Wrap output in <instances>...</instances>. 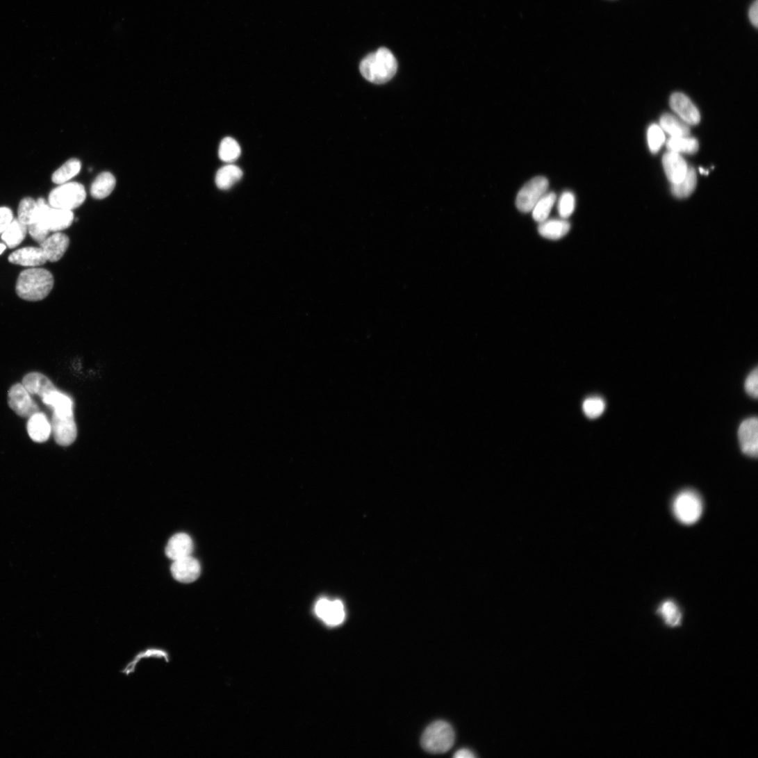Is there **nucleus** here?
<instances>
[{
	"label": "nucleus",
	"mask_w": 758,
	"mask_h": 758,
	"mask_svg": "<svg viewBox=\"0 0 758 758\" xmlns=\"http://www.w3.org/2000/svg\"><path fill=\"white\" fill-rule=\"evenodd\" d=\"M605 409V403L604 400L600 397H591L585 400L583 404V409L585 415L591 418L595 419L600 417Z\"/></svg>",
	"instance_id": "35"
},
{
	"label": "nucleus",
	"mask_w": 758,
	"mask_h": 758,
	"mask_svg": "<svg viewBox=\"0 0 758 758\" xmlns=\"http://www.w3.org/2000/svg\"><path fill=\"white\" fill-rule=\"evenodd\" d=\"M548 186L547 179L543 176L531 179L517 195V208L524 213L532 212L535 204L547 192Z\"/></svg>",
	"instance_id": "6"
},
{
	"label": "nucleus",
	"mask_w": 758,
	"mask_h": 758,
	"mask_svg": "<svg viewBox=\"0 0 758 758\" xmlns=\"http://www.w3.org/2000/svg\"><path fill=\"white\" fill-rule=\"evenodd\" d=\"M193 547L192 540L188 534L178 533L169 540L165 554L167 558L174 561L191 556Z\"/></svg>",
	"instance_id": "14"
},
{
	"label": "nucleus",
	"mask_w": 758,
	"mask_h": 758,
	"mask_svg": "<svg viewBox=\"0 0 758 758\" xmlns=\"http://www.w3.org/2000/svg\"><path fill=\"white\" fill-rule=\"evenodd\" d=\"M475 757L472 751L465 748L458 750L454 755V757L456 758H473Z\"/></svg>",
	"instance_id": "40"
},
{
	"label": "nucleus",
	"mask_w": 758,
	"mask_h": 758,
	"mask_svg": "<svg viewBox=\"0 0 758 758\" xmlns=\"http://www.w3.org/2000/svg\"><path fill=\"white\" fill-rule=\"evenodd\" d=\"M53 284V275L49 270L31 267L20 273L16 291L18 296L24 300L39 302L49 295Z\"/></svg>",
	"instance_id": "1"
},
{
	"label": "nucleus",
	"mask_w": 758,
	"mask_h": 758,
	"mask_svg": "<svg viewBox=\"0 0 758 758\" xmlns=\"http://www.w3.org/2000/svg\"><path fill=\"white\" fill-rule=\"evenodd\" d=\"M7 245L3 243H0V255H1L6 249Z\"/></svg>",
	"instance_id": "41"
},
{
	"label": "nucleus",
	"mask_w": 758,
	"mask_h": 758,
	"mask_svg": "<svg viewBox=\"0 0 758 758\" xmlns=\"http://www.w3.org/2000/svg\"><path fill=\"white\" fill-rule=\"evenodd\" d=\"M28 231L32 238L40 245L47 239L50 233L47 229L38 224L28 226Z\"/></svg>",
	"instance_id": "37"
},
{
	"label": "nucleus",
	"mask_w": 758,
	"mask_h": 758,
	"mask_svg": "<svg viewBox=\"0 0 758 758\" xmlns=\"http://www.w3.org/2000/svg\"><path fill=\"white\" fill-rule=\"evenodd\" d=\"M748 16L751 24L757 28L758 26V0H755L751 6Z\"/></svg>",
	"instance_id": "39"
},
{
	"label": "nucleus",
	"mask_w": 758,
	"mask_h": 758,
	"mask_svg": "<svg viewBox=\"0 0 758 758\" xmlns=\"http://www.w3.org/2000/svg\"><path fill=\"white\" fill-rule=\"evenodd\" d=\"M673 511L675 518L682 524L691 525L696 523L703 513V502L700 496L693 491L681 492L675 498Z\"/></svg>",
	"instance_id": "5"
},
{
	"label": "nucleus",
	"mask_w": 758,
	"mask_h": 758,
	"mask_svg": "<svg viewBox=\"0 0 758 758\" xmlns=\"http://www.w3.org/2000/svg\"><path fill=\"white\" fill-rule=\"evenodd\" d=\"M14 220L13 212L7 206L0 208V235L6 230Z\"/></svg>",
	"instance_id": "38"
},
{
	"label": "nucleus",
	"mask_w": 758,
	"mask_h": 758,
	"mask_svg": "<svg viewBox=\"0 0 758 758\" xmlns=\"http://www.w3.org/2000/svg\"><path fill=\"white\" fill-rule=\"evenodd\" d=\"M739 441L743 454L757 458L758 454V421L756 418L744 420L738 431Z\"/></svg>",
	"instance_id": "9"
},
{
	"label": "nucleus",
	"mask_w": 758,
	"mask_h": 758,
	"mask_svg": "<svg viewBox=\"0 0 758 758\" xmlns=\"http://www.w3.org/2000/svg\"><path fill=\"white\" fill-rule=\"evenodd\" d=\"M757 372H758L757 368H755L754 370H752L750 373V374L748 376V377H747V379H746V380L745 381V389L746 393L750 396H751L752 397H754L755 399L757 398V395H758V386H757L758 374H757Z\"/></svg>",
	"instance_id": "36"
},
{
	"label": "nucleus",
	"mask_w": 758,
	"mask_h": 758,
	"mask_svg": "<svg viewBox=\"0 0 758 758\" xmlns=\"http://www.w3.org/2000/svg\"><path fill=\"white\" fill-rule=\"evenodd\" d=\"M30 438L35 443H42L48 440L51 433V425L44 413L38 412L31 416L27 423Z\"/></svg>",
	"instance_id": "18"
},
{
	"label": "nucleus",
	"mask_w": 758,
	"mask_h": 758,
	"mask_svg": "<svg viewBox=\"0 0 758 758\" xmlns=\"http://www.w3.org/2000/svg\"><path fill=\"white\" fill-rule=\"evenodd\" d=\"M87 192L84 186L78 182H67L53 189L48 198L51 208L73 211L85 201Z\"/></svg>",
	"instance_id": "3"
},
{
	"label": "nucleus",
	"mask_w": 758,
	"mask_h": 758,
	"mask_svg": "<svg viewBox=\"0 0 758 758\" xmlns=\"http://www.w3.org/2000/svg\"><path fill=\"white\" fill-rule=\"evenodd\" d=\"M173 577L183 584L195 582L201 574L199 563L191 556L174 561L171 566Z\"/></svg>",
	"instance_id": "12"
},
{
	"label": "nucleus",
	"mask_w": 758,
	"mask_h": 758,
	"mask_svg": "<svg viewBox=\"0 0 758 758\" xmlns=\"http://www.w3.org/2000/svg\"><path fill=\"white\" fill-rule=\"evenodd\" d=\"M660 124L663 130L671 137L689 136L691 133L687 124L670 114L663 115L660 119Z\"/></svg>",
	"instance_id": "30"
},
{
	"label": "nucleus",
	"mask_w": 758,
	"mask_h": 758,
	"mask_svg": "<svg viewBox=\"0 0 758 758\" xmlns=\"http://www.w3.org/2000/svg\"><path fill=\"white\" fill-rule=\"evenodd\" d=\"M28 227L19 220H15L2 233V240L7 247L13 249L18 247L25 239Z\"/></svg>",
	"instance_id": "26"
},
{
	"label": "nucleus",
	"mask_w": 758,
	"mask_h": 758,
	"mask_svg": "<svg viewBox=\"0 0 758 758\" xmlns=\"http://www.w3.org/2000/svg\"><path fill=\"white\" fill-rule=\"evenodd\" d=\"M662 163L666 175L672 184H676L684 179L688 166L679 154L671 151L665 154Z\"/></svg>",
	"instance_id": "17"
},
{
	"label": "nucleus",
	"mask_w": 758,
	"mask_h": 758,
	"mask_svg": "<svg viewBox=\"0 0 758 758\" xmlns=\"http://www.w3.org/2000/svg\"><path fill=\"white\" fill-rule=\"evenodd\" d=\"M455 734L452 727L445 721L431 724L422 737L423 748L433 754L447 752L454 745Z\"/></svg>",
	"instance_id": "4"
},
{
	"label": "nucleus",
	"mask_w": 758,
	"mask_h": 758,
	"mask_svg": "<svg viewBox=\"0 0 758 758\" xmlns=\"http://www.w3.org/2000/svg\"><path fill=\"white\" fill-rule=\"evenodd\" d=\"M700 172H701L702 174H709V172H706L704 170H702V168L700 169Z\"/></svg>",
	"instance_id": "42"
},
{
	"label": "nucleus",
	"mask_w": 758,
	"mask_h": 758,
	"mask_svg": "<svg viewBox=\"0 0 758 758\" xmlns=\"http://www.w3.org/2000/svg\"><path fill=\"white\" fill-rule=\"evenodd\" d=\"M697 183L698 176L695 170L693 167H688L684 179L676 184H672V193L677 198L687 197L695 191Z\"/></svg>",
	"instance_id": "27"
},
{
	"label": "nucleus",
	"mask_w": 758,
	"mask_h": 758,
	"mask_svg": "<svg viewBox=\"0 0 758 758\" xmlns=\"http://www.w3.org/2000/svg\"><path fill=\"white\" fill-rule=\"evenodd\" d=\"M70 240L65 234L57 232L47 239L40 245L42 248L47 261L56 262L59 261L67 251Z\"/></svg>",
	"instance_id": "13"
},
{
	"label": "nucleus",
	"mask_w": 758,
	"mask_h": 758,
	"mask_svg": "<svg viewBox=\"0 0 758 758\" xmlns=\"http://www.w3.org/2000/svg\"><path fill=\"white\" fill-rule=\"evenodd\" d=\"M556 201L557 195L554 192H546L538 201L532 211L534 220L538 224L547 220Z\"/></svg>",
	"instance_id": "31"
},
{
	"label": "nucleus",
	"mask_w": 758,
	"mask_h": 758,
	"mask_svg": "<svg viewBox=\"0 0 758 758\" xmlns=\"http://www.w3.org/2000/svg\"><path fill=\"white\" fill-rule=\"evenodd\" d=\"M538 233L547 239L557 240L566 236L570 230V224L566 220H547L539 224Z\"/></svg>",
	"instance_id": "21"
},
{
	"label": "nucleus",
	"mask_w": 758,
	"mask_h": 758,
	"mask_svg": "<svg viewBox=\"0 0 758 758\" xmlns=\"http://www.w3.org/2000/svg\"><path fill=\"white\" fill-rule=\"evenodd\" d=\"M657 613L668 627H679L682 624V613L679 607L673 600L663 602L657 609Z\"/></svg>",
	"instance_id": "22"
},
{
	"label": "nucleus",
	"mask_w": 758,
	"mask_h": 758,
	"mask_svg": "<svg viewBox=\"0 0 758 758\" xmlns=\"http://www.w3.org/2000/svg\"><path fill=\"white\" fill-rule=\"evenodd\" d=\"M397 62L393 53L387 48H379L365 57L361 63L360 71L368 81L377 85L386 83L397 73Z\"/></svg>",
	"instance_id": "2"
},
{
	"label": "nucleus",
	"mask_w": 758,
	"mask_h": 758,
	"mask_svg": "<svg viewBox=\"0 0 758 758\" xmlns=\"http://www.w3.org/2000/svg\"><path fill=\"white\" fill-rule=\"evenodd\" d=\"M242 171L238 166L231 164L226 165L218 170L216 184L222 190H229L242 179Z\"/></svg>",
	"instance_id": "25"
},
{
	"label": "nucleus",
	"mask_w": 758,
	"mask_h": 758,
	"mask_svg": "<svg viewBox=\"0 0 758 758\" xmlns=\"http://www.w3.org/2000/svg\"><path fill=\"white\" fill-rule=\"evenodd\" d=\"M8 403L17 415L30 418L39 412V407L22 384L14 385L8 393Z\"/></svg>",
	"instance_id": "7"
},
{
	"label": "nucleus",
	"mask_w": 758,
	"mask_h": 758,
	"mask_svg": "<svg viewBox=\"0 0 758 758\" xmlns=\"http://www.w3.org/2000/svg\"><path fill=\"white\" fill-rule=\"evenodd\" d=\"M39 212L37 200L29 197H25L19 205L18 220L28 227L37 222Z\"/></svg>",
	"instance_id": "28"
},
{
	"label": "nucleus",
	"mask_w": 758,
	"mask_h": 758,
	"mask_svg": "<svg viewBox=\"0 0 758 758\" xmlns=\"http://www.w3.org/2000/svg\"><path fill=\"white\" fill-rule=\"evenodd\" d=\"M148 659H162L167 664L171 661L170 654L165 649L158 647L147 648L140 651L139 653H137L122 669L121 673L125 676L132 675L135 672L138 664H139L141 661Z\"/></svg>",
	"instance_id": "19"
},
{
	"label": "nucleus",
	"mask_w": 758,
	"mask_h": 758,
	"mask_svg": "<svg viewBox=\"0 0 758 758\" xmlns=\"http://www.w3.org/2000/svg\"><path fill=\"white\" fill-rule=\"evenodd\" d=\"M672 110L687 124H698L701 120L699 110L686 95L674 93L670 98Z\"/></svg>",
	"instance_id": "11"
},
{
	"label": "nucleus",
	"mask_w": 758,
	"mask_h": 758,
	"mask_svg": "<svg viewBox=\"0 0 758 758\" xmlns=\"http://www.w3.org/2000/svg\"><path fill=\"white\" fill-rule=\"evenodd\" d=\"M9 261L15 265L35 267L44 264L47 260L41 247H27L10 254Z\"/></svg>",
	"instance_id": "16"
},
{
	"label": "nucleus",
	"mask_w": 758,
	"mask_h": 758,
	"mask_svg": "<svg viewBox=\"0 0 758 758\" xmlns=\"http://www.w3.org/2000/svg\"><path fill=\"white\" fill-rule=\"evenodd\" d=\"M315 611L327 625L333 627L341 625L346 617L343 604L338 600L322 598L316 603Z\"/></svg>",
	"instance_id": "8"
},
{
	"label": "nucleus",
	"mask_w": 758,
	"mask_h": 758,
	"mask_svg": "<svg viewBox=\"0 0 758 758\" xmlns=\"http://www.w3.org/2000/svg\"><path fill=\"white\" fill-rule=\"evenodd\" d=\"M240 155V147L233 138L226 137L222 140L220 146L219 156L223 162L233 163Z\"/></svg>",
	"instance_id": "32"
},
{
	"label": "nucleus",
	"mask_w": 758,
	"mask_h": 758,
	"mask_svg": "<svg viewBox=\"0 0 758 758\" xmlns=\"http://www.w3.org/2000/svg\"><path fill=\"white\" fill-rule=\"evenodd\" d=\"M42 402L53 408V413L60 418L74 417V402L72 398L58 390L51 391L42 398Z\"/></svg>",
	"instance_id": "15"
},
{
	"label": "nucleus",
	"mask_w": 758,
	"mask_h": 758,
	"mask_svg": "<svg viewBox=\"0 0 758 758\" xmlns=\"http://www.w3.org/2000/svg\"><path fill=\"white\" fill-rule=\"evenodd\" d=\"M22 384L30 394L38 395L41 398L56 390L53 384L46 376L38 372L26 374L23 379Z\"/></svg>",
	"instance_id": "20"
},
{
	"label": "nucleus",
	"mask_w": 758,
	"mask_h": 758,
	"mask_svg": "<svg viewBox=\"0 0 758 758\" xmlns=\"http://www.w3.org/2000/svg\"><path fill=\"white\" fill-rule=\"evenodd\" d=\"M81 168L82 164L79 159H70L53 173L51 181L56 185L69 182L80 173Z\"/></svg>",
	"instance_id": "24"
},
{
	"label": "nucleus",
	"mask_w": 758,
	"mask_h": 758,
	"mask_svg": "<svg viewBox=\"0 0 758 758\" xmlns=\"http://www.w3.org/2000/svg\"><path fill=\"white\" fill-rule=\"evenodd\" d=\"M669 151L677 154H695L699 150V142L688 136L671 137L666 143Z\"/></svg>",
	"instance_id": "29"
},
{
	"label": "nucleus",
	"mask_w": 758,
	"mask_h": 758,
	"mask_svg": "<svg viewBox=\"0 0 758 758\" xmlns=\"http://www.w3.org/2000/svg\"><path fill=\"white\" fill-rule=\"evenodd\" d=\"M576 199L575 195L569 191L563 192L558 204V211L561 219H568L575 210Z\"/></svg>",
	"instance_id": "33"
},
{
	"label": "nucleus",
	"mask_w": 758,
	"mask_h": 758,
	"mask_svg": "<svg viewBox=\"0 0 758 758\" xmlns=\"http://www.w3.org/2000/svg\"><path fill=\"white\" fill-rule=\"evenodd\" d=\"M51 425V431L58 445L67 447L76 440L78 430L74 417L60 418L53 415Z\"/></svg>",
	"instance_id": "10"
},
{
	"label": "nucleus",
	"mask_w": 758,
	"mask_h": 758,
	"mask_svg": "<svg viewBox=\"0 0 758 758\" xmlns=\"http://www.w3.org/2000/svg\"><path fill=\"white\" fill-rule=\"evenodd\" d=\"M116 186V179L110 172L100 174L94 181L91 186V195L94 198L103 199L108 197L114 190Z\"/></svg>",
	"instance_id": "23"
},
{
	"label": "nucleus",
	"mask_w": 758,
	"mask_h": 758,
	"mask_svg": "<svg viewBox=\"0 0 758 758\" xmlns=\"http://www.w3.org/2000/svg\"><path fill=\"white\" fill-rule=\"evenodd\" d=\"M648 140L650 151L652 154L658 153L665 141L662 129L657 124L651 125L648 131Z\"/></svg>",
	"instance_id": "34"
}]
</instances>
